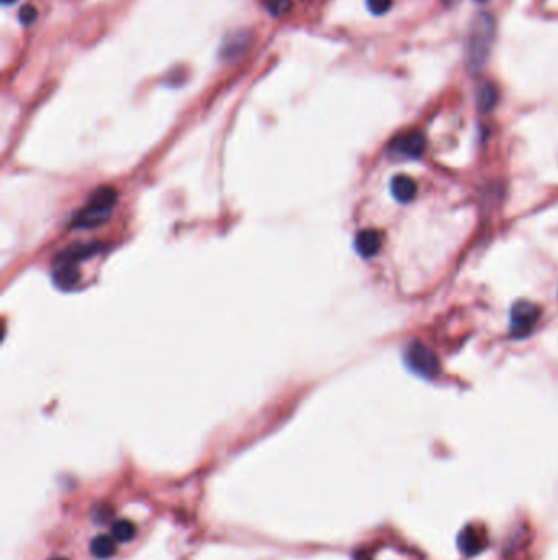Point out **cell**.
Masks as SVG:
<instances>
[{"instance_id":"6da1fadb","label":"cell","mask_w":558,"mask_h":560,"mask_svg":"<svg viewBox=\"0 0 558 560\" xmlns=\"http://www.w3.org/2000/svg\"><path fill=\"white\" fill-rule=\"evenodd\" d=\"M495 39V20L491 15L480 13L473 20L467 43V61L470 69H480L486 63Z\"/></svg>"},{"instance_id":"7a4b0ae2","label":"cell","mask_w":558,"mask_h":560,"mask_svg":"<svg viewBox=\"0 0 558 560\" xmlns=\"http://www.w3.org/2000/svg\"><path fill=\"white\" fill-rule=\"evenodd\" d=\"M115 200H117V193H115L112 187H100L97 192H93L87 207L76 215L72 227L89 229L97 227V224H102L110 217L115 207Z\"/></svg>"},{"instance_id":"3957f363","label":"cell","mask_w":558,"mask_h":560,"mask_svg":"<svg viewBox=\"0 0 558 560\" xmlns=\"http://www.w3.org/2000/svg\"><path fill=\"white\" fill-rule=\"evenodd\" d=\"M405 359L413 371L426 378H432L439 372V359L429 348L421 343H411L405 352Z\"/></svg>"},{"instance_id":"277c9868","label":"cell","mask_w":558,"mask_h":560,"mask_svg":"<svg viewBox=\"0 0 558 560\" xmlns=\"http://www.w3.org/2000/svg\"><path fill=\"white\" fill-rule=\"evenodd\" d=\"M540 318V308L537 305L521 300L511 310V333L512 336L522 338L532 331Z\"/></svg>"},{"instance_id":"5b68a950","label":"cell","mask_w":558,"mask_h":560,"mask_svg":"<svg viewBox=\"0 0 558 560\" xmlns=\"http://www.w3.org/2000/svg\"><path fill=\"white\" fill-rule=\"evenodd\" d=\"M426 149V138L421 132H410L395 138L390 144V151L406 158H420Z\"/></svg>"},{"instance_id":"8992f818","label":"cell","mask_w":558,"mask_h":560,"mask_svg":"<svg viewBox=\"0 0 558 560\" xmlns=\"http://www.w3.org/2000/svg\"><path fill=\"white\" fill-rule=\"evenodd\" d=\"M488 546V534L481 526H467L458 536V549L463 556H476Z\"/></svg>"},{"instance_id":"52a82bcc","label":"cell","mask_w":558,"mask_h":560,"mask_svg":"<svg viewBox=\"0 0 558 560\" xmlns=\"http://www.w3.org/2000/svg\"><path fill=\"white\" fill-rule=\"evenodd\" d=\"M249 44H251V34L247 32H236L229 34L220 49V56L224 61H234V59H238L246 53Z\"/></svg>"},{"instance_id":"ba28073f","label":"cell","mask_w":558,"mask_h":560,"mask_svg":"<svg viewBox=\"0 0 558 560\" xmlns=\"http://www.w3.org/2000/svg\"><path fill=\"white\" fill-rule=\"evenodd\" d=\"M382 234L377 229H363L356 238V249L362 257H373L382 248Z\"/></svg>"},{"instance_id":"9c48e42d","label":"cell","mask_w":558,"mask_h":560,"mask_svg":"<svg viewBox=\"0 0 558 560\" xmlns=\"http://www.w3.org/2000/svg\"><path fill=\"white\" fill-rule=\"evenodd\" d=\"M390 189H391L393 197H395L398 202H401V203L411 202L416 195V182L408 176L393 177Z\"/></svg>"},{"instance_id":"30bf717a","label":"cell","mask_w":558,"mask_h":560,"mask_svg":"<svg viewBox=\"0 0 558 560\" xmlns=\"http://www.w3.org/2000/svg\"><path fill=\"white\" fill-rule=\"evenodd\" d=\"M476 103H478V108H480V112H483V113L491 112V110L496 107V103H498V89L495 87V84L483 82L481 86L478 87Z\"/></svg>"},{"instance_id":"8fae6325","label":"cell","mask_w":558,"mask_h":560,"mask_svg":"<svg viewBox=\"0 0 558 560\" xmlns=\"http://www.w3.org/2000/svg\"><path fill=\"white\" fill-rule=\"evenodd\" d=\"M91 551L97 559L112 557L115 551H117V539H115L113 536H105V534H100V536H97L92 541Z\"/></svg>"},{"instance_id":"7c38bea8","label":"cell","mask_w":558,"mask_h":560,"mask_svg":"<svg viewBox=\"0 0 558 560\" xmlns=\"http://www.w3.org/2000/svg\"><path fill=\"white\" fill-rule=\"evenodd\" d=\"M54 280L61 288H72L79 280V272L72 264H59V267L54 272Z\"/></svg>"},{"instance_id":"4fadbf2b","label":"cell","mask_w":558,"mask_h":560,"mask_svg":"<svg viewBox=\"0 0 558 560\" xmlns=\"http://www.w3.org/2000/svg\"><path fill=\"white\" fill-rule=\"evenodd\" d=\"M136 534V526L128 519H122V521H117L112 526V536L117 539V542H128L131 541Z\"/></svg>"},{"instance_id":"5bb4252c","label":"cell","mask_w":558,"mask_h":560,"mask_svg":"<svg viewBox=\"0 0 558 560\" xmlns=\"http://www.w3.org/2000/svg\"><path fill=\"white\" fill-rule=\"evenodd\" d=\"M264 5L272 17H280L292 8V0H266Z\"/></svg>"},{"instance_id":"9a60e30c","label":"cell","mask_w":558,"mask_h":560,"mask_svg":"<svg viewBox=\"0 0 558 560\" xmlns=\"http://www.w3.org/2000/svg\"><path fill=\"white\" fill-rule=\"evenodd\" d=\"M367 7L373 15H385L391 7V0H367Z\"/></svg>"},{"instance_id":"2e32d148","label":"cell","mask_w":558,"mask_h":560,"mask_svg":"<svg viewBox=\"0 0 558 560\" xmlns=\"http://www.w3.org/2000/svg\"><path fill=\"white\" fill-rule=\"evenodd\" d=\"M18 18H20V22H22V25L28 27V25L34 23V20L38 18L37 8H34L33 5H25V7H22V10H20Z\"/></svg>"},{"instance_id":"e0dca14e","label":"cell","mask_w":558,"mask_h":560,"mask_svg":"<svg viewBox=\"0 0 558 560\" xmlns=\"http://www.w3.org/2000/svg\"><path fill=\"white\" fill-rule=\"evenodd\" d=\"M17 2V0H2V4L4 5H12V4H15Z\"/></svg>"},{"instance_id":"ac0fdd59","label":"cell","mask_w":558,"mask_h":560,"mask_svg":"<svg viewBox=\"0 0 558 560\" xmlns=\"http://www.w3.org/2000/svg\"><path fill=\"white\" fill-rule=\"evenodd\" d=\"M475 2H486V0H475Z\"/></svg>"},{"instance_id":"d6986e66","label":"cell","mask_w":558,"mask_h":560,"mask_svg":"<svg viewBox=\"0 0 558 560\" xmlns=\"http://www.w3.org/2000/svg\"><path fill=\"white\" fill-rule=\"evenodd\" d=\"M54 560H67V559H54Z\"/></svg>"}]
</instances>
